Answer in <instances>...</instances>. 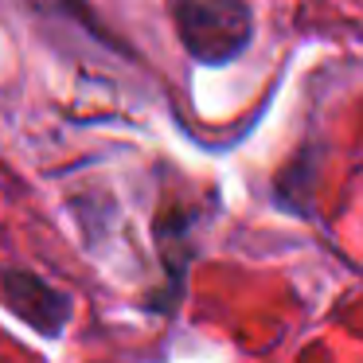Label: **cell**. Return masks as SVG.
Here are the masks:
<instances>
[{
    "label": "cell",
    "instance_id": "1",
    "mask_svg": "<svg viewBox=\"0 0 363 363\" xmlns=\"http://www.w3.org/2000/svg\"><path fill=\"white\" fill-rule=\"evenodd\" d=\"M172 24L184 51L203 67H227L254 43L246 0H172Z\"/></svg>",
    "mask_w": 363,
    "mask_h": 363
}]
</instances>
